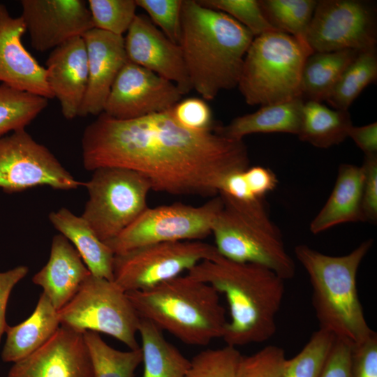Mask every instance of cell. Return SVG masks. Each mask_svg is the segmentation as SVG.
Here are the masks:
<instances>
[{
  "mask_svg": "<svg viewBox=\"0 0 377 377\" xmlns=\"http://www.w3.org/2000/svg\"><path fill=\"white\" fill-rule=\"evenodd\" d=\"M128 61L173 82L182 95L192 84L179 45L171 41L145 15H136L124 38Z\"/></svg>",
  "mask_w": 377,
  "mask_h": 377,
  "instance_id": "16",
  "label": "cell"
},
{
  "mask_svg": "<svg viewBox=\"0 0 377 377\" xmlns=\"http://www.w3.org/2000/svg\"><path fill=\"white\" fill-rule=\"evenodd\" d=\"M374 3L363 0H319L304 40L313 52H359L376 47Z\"/></svg>",
  "mask_w": 377,
  "mask_h": 377,
  "instance_id": "12",
  "label": "cell"
},
{
  "mask_svg": "<svg viewBox=\"0 0 377 377\" xmlns=\"http://www.w3.org/2000/svg\"><path fill=\"white\" fill-rule=\"evenodd\" d=\"M364 180L362 191V212L364 222L377 221V154L364 156L361 165Z\"/></svg>",
  "mask_w": 377,
  "mask_h": 377,
  "instance_id": "40",
  "label": "cell"
},
{
  "mask_svg": "<svg viewBox=\"0 0 377 377\" xmlns=\"http://www.w3.org/2000/svg\"><path fill=\"white\" fill-rule=\"evenodd\" d=\"M373 244L362 242L350 253L330 256L306 244L294 252L306 272L312 288V304L319 329L352 346L367 341L375 332L368 325L357 288L359 267Z\"/></svg>",
  "mask_w": 377,
  "mask_h": 377,
  "instance_id": "4",
  "label": "cell"
},
{
  "mask_svg": "<svg viewBox=\"0 0 377 377\" xmlns=\"http://www.w3.org/2000/svg\"><path fill=\"white\" fill-rule=\"evenodd\" d=\"M203 6L223 12L248 29L254 37L276 31L266 20L256 0H198Z\"/></svg>",
  "mask_w": 377,
  "mask_h": 377,
  "instance_id": "36",
  "label": "cell"
},
{
  "mask_svg": "<svg viewBox=\"0 0 377 377\" xmlns=\"http://www.w3.org/2000/svg\"><path fill=\"white\" fill-rule=\"evenodd\" d=\"M334 340L327 331L315 332L295 356L286 360L283 377H319Z\"/></svg>",
  "mask_w": 377,
  "mask_h": 377,
  "instance_id": "33",
  "label": "cell"
},
{
  "mask_svg": "<svg viewBox=\"0 0 377 377\" xmlns=\"http://www.w3.org/2000/svg\"><path fill=\"white\" fill-rule=\"evenodd\" d=\"M286 360L283 348L267 346L251 355H242L236 377H283Z\"/></svg>",
  "mask_w": 377,
  "mask_h": 377,
  "instance_id": "37",
  "label": "cell"
},
{
  "mask_svg": "<svg viewBox=\"0 0 377 377\" xmlns=\"http://www.w3.org/2000/svg\"><path fill=\"white\" fill-rule=\"evenodd\" d=\"M29 268L24 265L15 267L0 272V341L7 327L6 311L10 294L14 286L28 273Z\"/></svg>",
  "mask_w": 377,
  "mask_h": 377,
  "instance_id": "44",
  "label": "cell"
},
{
  "mask_svg": "<svg viewBox=\"0 0 377 377\" xmlns=\"http://www.w3.org/2000/svg\"><path fill=\"white\" fill-rule=\"evenodd\" d=\"M84 40L88 60V84L79 116L99 115L117 75L128 61L122 36L93 28Z\"/></svg>",
  "mask_w": 377,
  "mask_h": 377,
  "instance_id": "19",
  "label": "cell"
},
{
  "mask_svg": "<svg viewBox=\"0 0 377 377\" xmlns=\"http://www.w3.org/2000/svg\"><path fill=\"white\" fill-rule=\"evenodd\" d=\"M254 36L228 15L183 0L179 46L193 89L205 100L237 87Z\"/></svg>",
  "mask_w": 377,
  "mask_h": 377,
  "instance_id": "3",
  "label": "cell"
},
{
  "mask_svg": "<svg viewBox=\"0 0 377 377\" xmlns=\"http://www.w3.org/2000/svg\"><path fill=\"white\" fill-rule=\"evenodd\" d=\"M135 3L171 41L179 45L182 0H135Z\"/></svg>",
  "mask_w": 377,
  "mask_h": 377,
  "instance_id": "38",
  "label": "cell"
},
{
  "mask_svg": "<svg viewBox=\"0 0 377 377\" xmlns=\"http://www.w3.org/2000/svg\"><path fill=\"white\" fill-rule=\"evenodd\" d=\"M241 357L236 347L228 345L204 350L191 359L186 377H236Z\"/></svg>",
  "mask_w": 377,
  "mask_h": 377,
  "instance_id": "35",
  "label": "cell"
},
{
  "mask_svg": "<svg viewBox=\"0 0 377 377\" xmlns=\"http://www.w3.org/2000/svg\"><path fill=\"white\" fill-rule=\"evenodd\" d=\"M363 180L362 166L348 163L339 165L331 194L310 223L309 228L313 234H319L342 223L364 222Z\"/></svg>",
  "mask_w": 377,
  "mask_h": 377,
  "instance_id": "22",
  "label": "cell"
},
{
  "mask_svg": "<svg viewBox=\"0 0 377 377\" xmlns=\"http://www.w3.org/2000/svg\"><path fill=\"white\" fill-rule=\"evenodd\" d=\"M46 80L61 105L63 116H79L88 84V60L82 36L73 38L52 50L46 61Z\"/></svg>",
  "mask_w": 377,
  "mask_h": 377,
  "instance_id": "20",
  "label": "cell"
},
{
  "mask_svg": "<svg viewBox=\"0 0 377 377\" xmlns=\"http://www.w3.org/2000/svg\"><path fill=\"white\" fill-rule=\"evenodd\" d=\"M90 272L72 244L61 234L53 237L50 258L32 278L58 311L75 295Z\"/></svg>",
  "mask_w": 377,
  "mask_h": 377,
  "instance_id": "21",
  "label": "cell"
},
{
  "mask_svg": "<svg viewBox=\"0 0 377 377\" xmlns=\"http://www.w3.org/2000/svg\"><path fill=\"white\" fill-rule=\"evenodd\" d=\"M22 15L32 47L39 52L54 49L82 36L94 28L83 0H22Z\"/></svg>",
  "mask_w": 377,
  "mask_h": 377,
  "instance_id": "15",
  "label": "cell"
},
{
  "mask_svg": "<svg viewBox=\"0 0 377 377\" xmlns=\"http://www.w3.org/2000/svg\"><path fill=\"white\" fill-rule=\"evenodd\" d=\"M317 1L316 0H258L264 17L276 31L303 40L312 19Z\"/></svg>",
  "mask_w": 377,
  "mask_h": 377,
  "instance_id": "32",
  "label": "cell"
},
{
  "mask_svg": "<svg viewBox=\"0 0 377 377\" xmlns=\"http://www.w3.org/2000/svg\"><path fill=\"white\" fill-rule=\"evenodd\" d=\"M48 218L75 247L92 275L113 281L114 254L81 216L61 207L50 212Z\"/></svg>",
  "mask_w": 377,
  "mask_h": 377,
  "instance_id": "23",
  "label": "cell"
},
{
  "mask_svg": "<svg viewBox=\"0 0 377 377\" xmlns=\"http://www.w3.org/2000/svg\"><path fill=\"white\" fill-rule=\"evenodd\" d=\"M352 346L335 338L319 377H352Z\"/></svg>",
  "mask_w": 377,
  "mask_h": 377,
  "instance_id": "42",
  "label": "cell"
},
{
  "mask_svg": "<svg viewBox=\"0 0 377 377\" xmlns=\"http://www.w3.org/2000/svg\"><path fill=\"white\" fill-rule=\"evenodd\" d=\"M182 96L172 82L127 61L114 81L103 112L121 120L172 108Z\"/></svg>",
  "mask_w": 377,
  "mask_h": 377,
  "instance_id": "14",
  "label": "cell"
},
{
  "mask_svg": "<svg viewBox=\"0 0 377 377\" xmlns=\"http://www.w3.org/2000/svg\"><path fill=\"white\" fill-rule=\"evenodd\" d=\"M57 310L42 293L32 314L15 326L7 325L6 339L1 351L4 362H15L43 346L60 327Z\"/></svg>",
  "mask_w": 377,
  "mask_h": 377,
  "instance_id": "24",
  "label": "cell"
},
{
  "mask_svg": "<svg viewBox=\"0 0 377 377\" xmlns=\"http://www.w3.org/2000/svg\"><path fill=\"white\" fill-rule=\"evenodd\" d=\"M245 186L251 200L263 199L278 183L274 172L269 168L256 165L243 170Z\"/></svg>",
  "mask_w": 377,
  "mask_h": 377,
  "instance_id": "43",
  "label": "cell"
},
{
  "mask_svg": "<svg viewBox=\"0 0 377 377\" xmlns=\"http://www.w3.org/2000/svg\"><path fill=\"white\" fill-rule=\"evenodd\" d=\"M142 377H186L191 365L180 350L167 341L163 330L149 320L140 318Z\"/></svg>",
  "mask_w": 377,
  "mask_h": 377,
  "instance_id": "26",
  "label": "cell"
},
{
  "mask_svg": "<svg viewBox=\"0 0 377 377\" xmlns=\"http://www.w3.org/2000/svg\"><path fill=\"white\" fill-rule=\"evenodd\" d=\"M352 126L348 110L330 109L322 103L306 101L297 136L316 147L327 149L343 142Z\"/></svg>",
  "mask_w": 377,
  "mask_h": 377,
  "instance_id": "27",
  "label": "cell"
},
{
  "mask_svg": "<svg viewBox=\"0 0 377 377\" xmlns=\"http://www.w3.org/2000/svg\"><path fill=\"white\" fill-rule=\"evenodd\" d=\"M57 312L61 325L82 333L102 332L129 349L140 348L136 340L140 317L126 293L114 281L90 274Z\"/></svg>",
  "mask_w": 377,
  "mask_h": 377,
  "instance_id": "9",
  "label": "cell"
},
{
  "mask_svg": "<svg viewBox=\"0 0 377 377\" xmlns=\"http://www.w3.org/2000/svg\"><path fill=\"white\" fill-rule=\"evenodd\" d=\"M376 79V47L358 53L345 69L325 101L333 109L348 110L362 90Z\"/></svg>",
  "mask_w": 377,
  "mask_h": 377,
  "instance_id": "29",
  "label": "cell"
},
{
  "mask_svg": "<svg viewBox=\"0 0 377 377\" xmlns=\"http://www.w3.org/2000/svg\"><path fill=\"white\" fill-rule=\"evenodd\" d=\"M350 137L356 145L363 151L364 156L377 154V123L350 127Z\"/></svg>",
  "mask_w": 377,
  "mask_h": 377,
  "instance_id": "45",
  "label": "cell"
},
{
  "mask_svg": "<svg viewBox=\"0 0 377 377\" xmlns=\"http://www.w3.org/2000/svg\"><path fill=\"white\" fill-rule=\"evenodd\" d=\"M126 293L140 318L186 344L205 346L224 334L228 320L220 294L188 274L147 290Z\"/></svg>",
  "mask_w": 377,
  "mask_h": 377,
  "instance_id": "5",
  "label": "cell"
},
{
  "mask_svg": "<svg viewBox=\"0 0 377 377\" xmlns=\"http://www.w3.org/2000/svg\"><path fill=\"white\" fill-rule=\"evenodd\" d=\"M94 28L122 36L136 14L134 0H89Z\"/></svg>",
  "mask_w": 377,
  "mask_h": 377,
  "instance_id": "34",
  "label": "cell"
},
{
  "mask_svg": "<svg viewBox=\"0 0 377 377\" xmlns=\"http://www.w3.org/2000/svg\"><path fill=\"white\" fill-rule=\"evenodd\" d=\"M89 354L93 377H134L142 363L140 347L128 351L117 350L103 340L98 333L84 332Z\"/></svg>",
  "mask_w": 377,
  "mask_h": 377,
  "instance_id": "30",
  "label": "cell"
},
{
  "mask_svg": "<svg viewBox=\"0 0 377 377\" xmlns=\"http://www.w3.org/2000/svg\"><path fill=\"white\" fill-rule=\"evenodd\" d=\"M38 186L71 190L84 186L25 129L0 138V188L7 193Z\"/></svg>",
  "mask_w": 377,
  "mask_h": 377,
  "instance_id": "13",
  "label": "cell"
},
{
  "mask_svg": "<svg viewBox=\"0 0 377 377\" xmlns=\"http://www.w3.org/2000/svg\"><path fill=\"white\" fill-rule=\"evenodd\" d=\"M48 99L0 84V138L25 129L47 105Z\"/></svg>",
  "mask_w": 377,
  "mask_h": 377,
  "instance_id": "31",
  "label": "cell"
},
{
  "mask_svg": "<svg viewBox=\"0 0 377 377\" xmlns=\"http://www.w3.org/2000/svg\"><path fill=\"white\" fill-rule=\"evenodd\" d=\"M84 182L89 199L81 216L103 242L117 237L148 207L151 186L135 171L117 167L99 168Z\"/></svg>",
  "mask_w": 377,
  "mask_h": 377,
  "instance_id": "8",
  "label": "cell"
},
{
  "mask_svg": "<svg viewBox=\"0 0 377 377\" xmlns=\"http://www.w3.org/2000/svg\"><path fill=\"white\" fill-rule=\"evenodd\" d=\"M352 377H377V334L352 348Z\"/></svg>",
  "mask_w": 377,
  "mask_h": 377,
  "instance_id": "41",
  "label": "cell"
},
{
  "mask_svg": "<svg viewBox=\"0 0 377 377\" xmlns=\"http://www.w3.org/2000/svg\"><path fill=\"white\" fill-rule=\"evenodd\" d=\"M219 194L223 207L212 230L219 253L235 262L265 267L283 280L292 279L295 274L294 260L263 199L244 201Z\"/></svg>",
  "mask_w": 377,
  "mask_h": 377,
  "instance_id": "6",
  "label": "cell"
},
{
  "mask_svg": "<svg viewBox=\"0 0 377 377\" xmlns=\"http://www.w3.org/2000/svg\"><path fill=\"white\" fill-rule=\"evenodd\" d=\"M302 98L290 101L263 105L255 112L237 117L226 126H214L218 133L235 140H243L253 133H285L297 135L299 133Z\"/></svg>",
  "mask_w": 377,
  "mask_h": 377,
  "instance_id": "25",
  "label": "cell"
},
{
  "mask_svg": "<svg viewBox=\"0 0 377 377\" xmlns=\"http://www.w3.org/2000/svg\"><path fill=\"white\" fill-rule=\"evenodd\" d=\"M26 31L21 16L13 17L6 6L0 3V82L47 99L53 98L45 68L22 44V37Z\"/></svg>",
  "mask_w": 377,
  "mask_h": 377,
  "instance_id": "18",
  "label": "cell"
},
{
  "mask_svg": "<svg viewBox=\"0 0 377 377\" xmlns=\"http://www.w3.org/2000/svg\"><path fill=\"white\" fill-rule=\"evenodd\" d=\"M218 254L214 245L200 240L145 245L114 254L113 281L125 292L147 290Z\"/></svg>",
  "mask_w": 377,
  "mask_h": 377,
  "instance_id": "11",
  "label": "cell"
},
{
  "mask_svg": "<svg viewBox=\"0 0 377 377\" xmlns=\"http://www.w3.org/2000/svg\"><path fill=\"white\" fill-rule=\"evenodd\" d=\"M222 207L219 194L198 206L175 202L148 207L117 237L105 243L114 254H119L151 244L201 240L212 234Z\"/></svg>",
  "mask_w": 377,
  "mask_h": 377,
  "instance_id": "10",
  "label": "cell"
},
{
  "mask_svg": "<svg viewBox=\"0 0 377 377\" xmlns=\"http://www.w3.org/2000/svg\"><path fill=\"white\" fill-rule=\"evenodd\" d=\"M312 53L303 39L278 31L254 37L237 84L246 103L263 106L302 98V73Z\"/></svg>",
  "mask_w": 377,
  "mask_h": 377,
  "instance_id": "7",
  "label": "cell"
},
{
  "mask_svg": "<svg viewBox=\"0 0 377 377\" xmlns=\"http://www.w3.org/2000/svg\"><path fill=\"white\" fill-rule=\"evenodd\" d=\"M359 52L347 49L311 54L302 73V98L318 103L326 101L345 69Z\"/></svg>",
  "mask_w": 377,
  "mask_h": 377,
  "instance_id": "28",
  "label": "cell"
},
{
  "mask_svg": "<svg viewBox=\"0 0 377 377\" xmlns=\"http://www.w3.org/2000/svg\"><path fill=\"white\" fill-rule=\"evenodd\" d=\"M83 334L60 325L43 346L14 362L8 377H93Z\"/></svg>",
  "mask_w": 377,
  "mask_h": 377,
  "instance_id": "17",
  "label": "cell"
},
{
  "mask_svg": "<svg viewBox=\"0 0 377 377\" xmlns=\"http://www.w3.org/2000/svg\"><path fill=\"white\" fill-rule=\"evenodd\" d=\"M82 150L89 171L129 169L145 176L151 191L175 195L214 197L228 175L249 165L243 140L186 128L171 108L126 120L102 112L85 128Z\"/></svg>",
  "mask_w": 377,
  "mask_h": 377,
  "instance_id": "1",
  "label": "cell"
},
{
  "mask_svg": "<svg viewBox=\"0 0 377 377\" xmlns=\"http://www.w3.org/2000/svg\"><path fill=\"white\" fill-rule=\"evenodd\" d=\"M187 274L225 296L230 311L222 337L226 345L237 348L262 343L274 335L285 292V280L275 272L261 265L235 262L219 253Z\"/></svg>",
  "mask_w": 377,
  "mask_h": 377,
  "instance_id": "2",
  "label": "cell"
},
{
  "mask_svg": "<svg viewBox=\"0 0 377 377\" xmlns=\"http://www.w3.org/2000/svg\"><path fill=\"white\" fill-rule=\"evenodd\" d=\"M171 110L175 120L186 128L207 131L214 128L211 109L202 98L191 97L179 101Z\"/></svg>",
  "mask_w": 377,
  "mask_h": 377,
  "instance_id": "39",
  "label": "cell"
}]
</instances>
